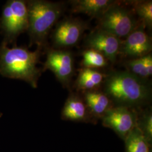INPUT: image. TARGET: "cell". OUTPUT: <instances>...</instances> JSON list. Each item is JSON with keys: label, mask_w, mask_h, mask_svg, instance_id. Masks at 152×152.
Masks as SVG:
<instances>
[{"label": "cell", "mask_w": 152, "mask_h": 152, "mask_svg": "<svg viewBox=\"0 0 152 152\" xmlns=\"http://www.w3.org/2000/svg\"><path fill=\"white\" fill-rule=\"evenodd\" d=\"M42 49L32 51L27 48L0 45V75L6 78L20 80L33 88L38 86L42 69L37 66Z\"/></svg>", "instance_id": "obj_1"}, {"label": "cell", "mask_w": 152, "mask_h": 152, "mask_svg": "<svg viewBox=\"0 0 152 152\" xmlns=\"http://www.w3.org/2000/svg\"><path fill=\"white\" fill-rule=\"evenodd\" d=\"M27 2L29 45H36L42 49L46 45L49 33L59 19L63 6L59 2L44 0Z\"/></svg>", "instance_id": "obj_2"}, {"label": "cell", "mask_w": 152, "mask_h": 152, "mask_svg": "<svg viewBox=\"0 0 152 152\" xmlns=\"http://www.w3.org/2000/svg\"><path fill=\"white\" fill-rule=\"evenodd\" d=\"M104 88L108 97L127 105L141 103L150 95V87L146 82L129 71L109 75L105 80Z\"/></svg>", "instance_id": "obj_3"}, {"label": "cell", "mask_w": 152, "mask_h": 152, "mask_svg": "<svg viewBox=\"0 0 152 152\" xmlns=\"http://www.w3.org/2000/svg\"><path fill=\"white\" fill-rule=\"evenodd\" d=\"M27 2L24 0H9L6 2L0 18V30L3 36L2 44L16 45V39L27 31Z\"/></svg>", "instance_id": "obj_4"}, {"label": "cell", "mask_w": 152, "mask_h": 152, "mask_svg": "<svg viewBox=\"0 0 152 152\" xmlns=\"http://www.w3.org/2000/svg\"><path fill=\"white\" fill-rule=\"evenodd\" d=\"M99 19V29L120 39L128 36L136 28V21L132 13L117 3Z\"/></svg>", "instance_id": "obj_5"}, {"label": "cell", "mask_w": 152, "mask_h": 152, "mask_svg": "<svg viewBox=\"0 0 152 152\" xmlns=\"http://www.w3.org/2000/svg\"><path fill=\"white\" fill-rule=\"evenodd\" d=\"M46 52V59L42 71L53 72L64 86H67L74 72V60L72 53L63 50L53 49H48Z\"/></svg>", "instance_id": "obj_6"}, {"label": "cell", "mask_w": 152, "mask_h": 152, "mask_svg": "<svg viewBox=\"0 0 152 152\" xmlns=\"http://www.w3.org/2000/svg\"><path fill=\"white\" fill-rule=\"evenodd\" d=\"M87 28V24L78 19H66L58 23L53 34L54 45L58 48L76 45Z\"/></svg>", "instance_id": "obj_7"}, {"label": "cell", "mask_w": 152, "mask_h": 152, "mask_svg": "<svg viewBox=\"0 0 152 152\" xmlns=\"http://www.w3.org/2000/svg\"><path fill=\"white\" fill-rule=\"evenodd\" d=\"M103 125L125 139L136 126V116L125 106L112 108L103 116Z\"/></svg>", "instance_id": "obj_8"}, {"label": "cell", "mask_w": 152, "mask_h": 152, "mask_svg": "<svg viewBox=\"0 0 152 152\" xmlns=\"http://www.w3.org/2000/svg\"><path fill=\"white\" fill-rule=\"evenodd\" d=\"M152 42L143 26L136 27L122 42L119 53L125 57L136 59L150 54Z\"/></svg>", "instance_id": "obj_9"}, {"label": "cell", "mask_w": 152, "mask_h": 152, "mask_svg": "<svg viewBox=\"0 0 152 152\" xmlns=\"http://www.w3.org/2000/svg\"><path fill=\"white\" fill-rule=\"evenodd\" d=\"M85 44L88 49L98 51L107 60L114 63L119 54L121 41L120 38L99 29L87 36Z\"/></svg>", "instance_id": "obj_10"}, {"label": "cell", "mask_w": 152, "mask_h": 152, "mask_svg": "<svg viewBox=\"0 0 152 152\" xmlns=\"http://www.w3.org/2000/svg\"><path fill=\"white\" fill-rule=\"evenodd\" d=\"M71 2L73 12L99 18L116 4L110 0H76Z\"/></svg>", "instance_id": "obj_11"}, {"label": "cell", "mask_w": 152, "mask_h": 152, "mask_svg": "<svg viewBox=\"0 0 152 152\" xmlns=\"http://www.w3.org/2000/svg\"><path fill=\"white\" fill-rule=\"evenodd\" d=\"M85 104L92 114L96 116H103L112 108L111 102L108 95L96 90L87 91L85 93Z\"/></svg>", "instance_id": "obj_12"}, {"label": "cell", "mask_w": 152, "mask_h": 152, "mask_svg": "<svg viewBox=\"0 0 152 152\" xmlns=\"http://www.w3.org/2000/svg\"><path fill=\"white\" fill-rule=\"evenodd\" d=\"M87 107L80 98L75 95L69 96L66 101L62 110L64 120L80 121L87 117Z\"/></svg>", "instance_id": "obj_13"}, {"label": "cell", "mask_w": 152, "mask_h": 152, "mask_svg": "<svg viewBox=\"0 0 152 152\" xmlns=\"http://www.w3.org/2000/svg\"><path fill=\"white\" fill-rule=\"evenodd\" d=\"M103 74L95 69L83 68L81 69L76 81L78 89L91 91L99 86L103 81Z\"/></svg>", "instance_id": "obj_14"}, {"label": "cell", "mask_w": 152, "mask_h": 152, "mask_svg": "<svg viewBox=\"0 0 152 152\" xmlns=\"http://www.w3.org/2000/svg\"><path fill=\"white\" fill-rule=\"evenodd\" d=\"M126 152H149L147 136L136 125L125 138Z\"/></svg>", "instance_id": "obj_15"}, {"label": "cell", "mask_w": 152, "mask_h": 152, "mask_svg": "<svg viewBox=\"0 0 152 152\" xmlns=\"http://www.w3.org/2000/svg\"><path fill=\"white\" fill-rule=\"evenodd\" d=\"M82 57V64L84 68L95 69L105 67L108 64V60L103 55L94 49H88L84 51Z\"/></svg>", "instance_id": "obj_16"}, {"label": "cell", "mask_w": 152, "mask_h": 152, "mask_svg": "<svg viewBox=\"0 0 152 152\" xmlns=\"http://www.w3.org/2000/svg\"><path fill=\"white\" fill-rule=\"evenodd\" d=\"M135 9L142 23L149 27L152 25V2L151 1H141L137 3Z\"/></svg>", "instance_id": "obj_17"}, {"label": "cell", "mask_w": 152, "mask_h": 152, "mask_svg": "<svg viewBox=\"0 0 152 152\" xmlns=\"http://www.w3.org/2000/svg\"><path fill=\"white\" fill-rule=\"evenodd\" d=\"M126 66L129 70V72L139 78H145L149 77L145 70L144 56L129 60L126 62Z\"/></svg>", "instance_id": "obj_18"}, {"label": "cell", "mask_w": 152, "mask_h": 152, "mask_svg": "<svg viewBox=\"0 0 152 152\" xmlns=\"http://www.w3.org/2000/svg\"><path fill=\"white\" fill-rule=\"evenodd\" d=\"M143 129L141 130L147 137L151 138L152 135V116L151 113L145 114L142 118Z\"/></svg>", "instance_id": "obj_19"}, {"label": "cell", "mask_w": 152, "mask_h": 152, "mask_svg": "<svg viewBox=\"0 0 152 152\" xmlns=\"http://www.w3.org/2000/svg\"><path fill=\"white\" fill-rule=\"evenodd\" d=\"M144 64L145 70L148 76H152V55L149 54L144 56Z\"/></svg>", "instance_id": "obj_20"}]
</instances>
